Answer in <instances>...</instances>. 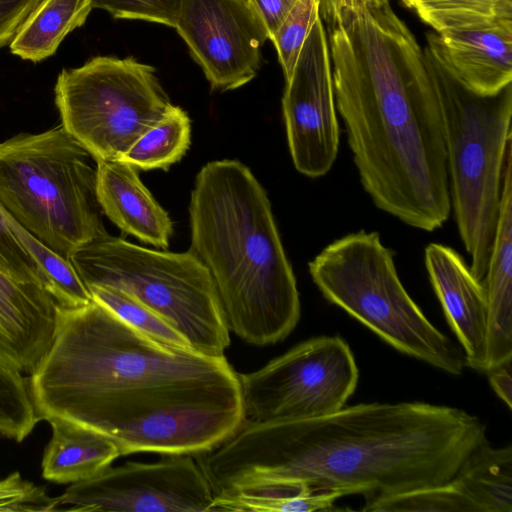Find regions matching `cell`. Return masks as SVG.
Returning <instances> with one entry per match:
<instances>
[{"label": "cell", "mask_w": 512, "mask_h": 512, "mask_svg": "<svg viewBox=\"0 0 512 512\" xmlns=\"http://www.w3.org/2000/svg\"><path fill=\"white\" fill-rule=\"evenodd\" d=\"M40 420L72 424L137 452L198 454L246 418L225 356L158 342L104 305L58 307L53 338L29 373Z\"/></svg>", "instance_id": "6da1fadb"}, {"label": "cell", "mask_w": 512, "mask_h": 512, "mask_svg": "<svg viewBox=\"0 0 512 512\" xmlns=\"http://www.w3.org/2000/svg\"><path fill=\"white\" fill-rule=\"evenodd\" d=\"M486 427L462 409L361 403L301 420H245L196 454L214 497L270 486L361 494L365 502L449 482Z\"/></svg>", "instance_id": "7a4b0ae2"}, {"label": "cell", "mask_w": 512, "mask_h": 512, "mask_svg": "<svg viewBox=\"0 0 512 512\" xmlns=\"http://www.w3.org/2000/svg\"><path fill=\"white\" fill-rule=\"evenodd\" d=\"M328 28L336 110L363 189L404 224L441 228L452 207L423 50L389 3L342 9Z\"/></svg>", "instance_id": "3957f363"}, {"label": "cell", "mask_w": 512, "mask_h": 512, "mask_svg": "<svg viewBox=\"0 0 512 512\" xmlns=\"http://www.w3.org/2000/svg\"><path fill=\"white\" fill-rule=\"evenodd\" d=\"M190 251L206 266L233 333L266 346L296 327L301 305L268 195L238 160L205 164L189 204Z\"/></svg>", "instance_id": "277c9868"}, {"label": "cell", "mask_w": 512, "mask_h": 512, "mask_svg": "<svg viewBox=\"0 0 512 512\" xmlns=\"http://www.w3.org/2000/svg\"><path fill=\"white\" fill-rule=\"evenodd\" d=\"M443 125L451 207L471 270L483 280L496 232L506 153L512 145V89L476 94L423 50Z\"/></svg>", "instance_id": "5b68a950"}, {"label": "cell", "mask_w": 512, "mask_h": 512, "mask_svg": "<svg viewBox=\"0 0 512 512\" xmlns=\"http://www.w3.org/2000/svg\"><path fill=\"white\" fill-rule=\"evenodd\" d=\"M0 205L68 259L108 234L97 196V159L62 127L0 142Z\"/></svg>", "instance_id": "8992f818"}, {"label": "cell", "mask_w": 512, "mask_h": 512, "mask_svg": "<svg viewBox=\"0 0 512 512\" xmlns=\"http://www.w3.org/2000/svg\"><path fill=\"white\" fill-rule=\"evenodd\" d=\"M314 284L331 303L398 351L454 376L466 367L464 352L438 330L398 276L394 253L378 232L349 233L309 263Z\"/></svg>", "instance_id": "52a82bcc"}, {"label": "cell", "mask_w": 512, "mask_h": 512, "mask_svg": "<svg viewBox=\"0 0 512 512\" xmlns=\"http://www.w3.org/2000/svg\"><path fill=\"white\" fill-rule=\"evenodd\" d=\"M84 284L120 289L175 327L190 345L223 356L229 327L212 277L190 251L145 248L109 234L69 257Z\"/></svg>", "instance_id": "ba28073f"}, {"label": "cell", "mask_w": 512, "mask_h": 512, "mask_svg": "<svg viewBox=\"0 0 512 512\" xmlns=\"http://www.w3.org/2000/svg\"><path fill=\"white\" fill-rule=\"evenodd\" d=\"M154 72L110 56L62 70L55 85L61 127L97 160H119L171 105Z\"/></svg>", "instance_id": "9c48e42d"}, {"label": "cell", "mask_w": 512, "mask_h": 512, "mask_svg": "<svg viewBox=\"0 0 512 512\" xmlns=\"http://www.w3.org/2000/svg\"><path fill=\"white\" fill-rule=\"evenodd\" d=\"M359 370L339 336L308 339L262 368L239 374L246 420L282 421L322 417L343 408Z\"/></svg>", "instance_id": "30bf717a"}, {"label": "cell", "mask_w": 512, "mask_h": 512, "mask_svg": "<svg viewBox=\"0 0 512 512\" xmlns=\"http://www.w3.org/2000/svg\"><path fill=\"white\" fill-rule=\"evenodd\" d=\"M153 463L108 466L71 484L59 497L60 510L208 512L214 495L190 454H167Z\"/></svg>", "instance_id": "8fae6325"}, {"label": "cell", "mask_w": 512, "mask_h": 512, "mask_svg": "<svg viewBox=\"0 0 512 512\" xmlns=\"http://www.w3.org/2000/svg\"><path fill=\"white\" fill-rule=\"evenodd\" d=\"M331 57L319 17L286 81L282 110L290 156L296 170L310 178L327 174L339 149Z\"/></svg>", "instance_id": "7c38bea8"}, {"label": "cell", "mask_w": 512, "mask_h": 512, "mask_svg": "<svg viewBox=\"0 0 512 512\" xmlns=\"http://www.w3.org/2000/svg\"><path fill=\"white\" fill-rule=\"evenodd\" d=\"M174 28L213 89H237L257 74L269 39L245 0H182Z\"/></svg>", "instance_id": "4fadbf2b"}, {"label": "cell", "mask_w": 512, "mask_h": 512, "mask_svg": "<svg viewBox=\"0 0 512 512\" xmlns=\"http://www.w3.org/2000/svg\"><path fill=\"white\" fill-rule=\"evenodd\" d=\"M424 261L431 285L464 352L466 366L486 371L487 304L484 286L453 248L430 243Z\"/></svg>", "instance_id": "5bb4252c"}, {"label": "cell", "mask_w": 512, "mask_h": 512, "mask_svg": "<svg viewBox=\"0 0 512 512\" xmlns=\"http://www.w3.org/2000/svg\"><path fill=\"white\" fill-rule=\"evenodd\" d=\"M427 47L462 86L483 96L512 80V19L427 35Z\"/></svg>", "instance_id": "9a60e30c"}, {"label": "cell", "mask_w": 512, "mask_h": 512, "mask_svg": "<svg viewBox=\"0 0 512 512\" xmlns=\"http://www.w3.org/2000/svg\"><path fill=\"white\" fill-rule=\"evenodd\" d=\"M58 307L44 285L0 270V366L28 374L35 368L52 341Z\"/></svg>", "instance_id": "2e32d148"}, {"label": "cell", "mask_w": 512, "mask_h": 512, "mask_svg": "<svg viewBox=\"0 0 512 512\" xmlns=\"http://www.w3.org/2000/svg\"><path fill=\"white\" fill-rule=\"evenodd\" d=\"M482 283L487 304V371L512 360V145L506 153L496 232Z\"/></svg>", "instance_id": "e0dca14e"}, {"label": "cell", "mask_w": 512, "mask_h": 512, "mask_svg": "<svg viewBox=\"0 0 512 512\" xmlns=\"http://www.w3.org/2000/svg\"><path fill=\"white\" fill-rule=\"evenodd\" d=\"M97 196L103 214L121 231L157 248L169 246L173 223L135 167L121 160H97Z\"/></svg>", "instance_id": "ac0fdd59"}, {"label": "cell", "mask_w": 512, "mask_h": 512, "mask_svg": "<svg viewBox=\"0 0 512 512\" xmlns=\"http://www.w3.org/2000/svg\"><path fill=\"white\" fill-rule=\"evenodd\" d=\"M52 436L41 462L42 476L59 484L86 480L120 457L116 445L90 430L61 421L49 422Z\"/></svg>", "instance_id": "d6986e66"}, {"label": "cell", "mask_w": 512, "mask_h": 512, "mask_svg": "<svg viewBox=\"0 0 512 512\" xmlns=\"http://www.w3.org/2000/svg\"><path fill=\"white\" fill-rule=\"evenodd\" d=\"M480 512H512V447L477 445L451 479Z\"/></svg>", "instance_id": "ffe728a7"}, {"label": "cell", "mask_w": 512, "mask_h": 512, "mask_svg": "<svg viewBox=\"0 0 512 512\" xmlns=\"http://www.w3.org/2000/svg\"><path fill=\"white\" fill-rule=\"evenodd\" d=\"M92 9V0H40L10 42L11 52L33 62L53 55Z\"/></svg>", "instance_id": "44dd1931"}, {"label": "cell", "mask_w": 512, "mask_h": 512, "mask_svg": "<svg viewBox=\"0 0 512 512\" xmlns=\"http://www.w3.org/2000/svg\"><path fill=\"white\" fill-rule=\"evenodd\" d=\"M191 142V120L180 107L171 105L165 115L145 131L119 159L136 169L168 170L182 159Z\"/></svg>", "instance_id": "7402d4cb"}, {"label": "cell", "mask_w": 512, "mask_h": 512, "mask_svg": "<svg viewBox=\"0 0 512 512\" xmlns=\"http://www.w3.org/2000/svg\"><path fill=\"white\" fill-rule=\"evenodd\" d=\"M0 210L14 235L33 257L44 286L59 306L76 308L89 304L93 299L70 259L58 254L20 224L0 205Z\"/></svg>", "instance_id": "603a6c76"}, {"label": "cell", "mask_w": 512, "mask_h": 512, "mask_svg": "<svg viewBox=\"0 0 512 512\" xmlns=\"http://www.w3.org/2000/svg\"><path fill=\"white\" fill-rule=\"evenodd\" d=\"M343 495L306 487L271 486L214 497L212 511L310 512L326 510Z\"/></svg>", "instance_id": "cb8c5ba5"}, {"label": "cell", "mask_w": 512, "mask_h": 512, "mask_svg": "<svg viewBox=\"0 0 512 512\" xmlns=\"http://www.w3.org/2000/svg\"><path fill=\"white\" fill-rule=\"evenodd\" d=\"M437 33L512 19V0H403Z\"/></svg>", "instance_id": "d4e9b609"}, {"label": "cell", "mask_w": 512, "mask_h": 512, "mask_svg": "<svg viewBox=\"0 0 512 512\" xmlns=\"http://www.w3.org/2000/svg\"><path fill=\"white\" fill-rule=\"evenodd\" d=\"M87 288L94 301L146 336L164 344L193 348L175 327L134 296L111 286L91 285Z\"/></svg>", "instance_id": "484cf974"}, {"label": "cell", "mask_w": 512, "mask_h": 512, "mask_svg": "<svg viewBox=\"0 0 512 512\" xmlns=\"http://www.w3.org/2000/svg\"><path fill=\"white\" fill-rule=\"evenodd\" d=\"M371 512H480L476 504L450 480L365 502Z\"/></svg>", "instance_id": "4316f807"}, {"label": "cell", "mask_w": 512, "mask_h": 512, "mask_svg": "<svg viewBox=\"0 0 512 512\" xmlns=\"http://www.w3.org/2000/svg\"><path fill=\"white\" fill-rule=\"evenodd\" d=\"M39 421L28 377L0 366V437L22 442Z\"/></svg>", "instance_id": "83f0119b"}, {"label": "cell", "mask_w": 512, "mask_h": 512, "mask_svg": "<svg viewBox=\"0 0 512 512\" xmlns=\"http://www.w3.org/2000/svg\"><path fill=\"white\" fill-rule=\"evenodd\" d=\"M319 17V0H297L270 38L286 81L290 79L302 46Z\"/></svg>", "instance_id": "f1b7e54d"}, {"label": "cell", "mask_w": 512, "mask_h": 512, "mask_svg": "<svg viewBox=\"0 0 512 512\" xmlns=\"http://www.w3.org/2000/svg\"><path fill=\"white\" fill-rule=\"evenodd\" d=\"M182 0H92L116 19H138L174 27Z\"/></svg>", "instance_id": "f546056e"}, {"label": "cell", "mask_w": 512, "mask_h": 512, "mask_svg": "<svg viewBox=\"0 0 512 512\" xmlns=\"http://www.w3.org/2000/svg\"><path fill=\"white\" fill-rule=\"evenodd\" d=\"M59 497H50L44 488L22 479L14 472L0 480V511H57Z\"/></svg>", "instance_id": "4dcf8cb0"}, {"label": "cell", "mask_w": 512, "mask_h": 512, "mask_svg": "<svg viewBox=\"0 0 512 512\" xmlns=\"http://www.w3.org/2000/svg\"><path fill=\"white\" fill-rule=\"evenodd\" d=\"M0 270L23 283L44 285L36 262L14 235L1 210Z\"/></svg>", "instance_id": "1f68e13d"}, {"label": "cell", "mask_w": 512, "mask_h": 512, "mask_svg": "<svg viewBox=\"0 0 512 512\" xmlns=\"http://www.w3.org/2000/svg\"><path fill=\"white\" fill-rule=\"evenodd\" d=\"M40 0H0V49L12 41Z\"/></svg>", "instance_id": "d6a6232c"}, {"label": "cell", "mask_w": 512, "mask_h": 512, "mask_svg": "<svg viewBox=\"0 0 512 512\" xmlns=\"http://www.w3.org/2000/svg\"><path fill=\"white\" fill-rule=\"evenodd\" d=\"M263 22L269 40L297 0H245Z\"/></svg>", "instance_id": "836d02e7"}, {"label": "cell", "mask_w": 512, "mask_h": 512, "mask_svg": "<svg viewBox=\"0 0 512 512\" xmlns=\"http://www.w3.org/2000/svg\"><path fill=\"white\" fill-rule=\"evenodd\" d=\"M512 360L487 370L488 380L496 395L512 408Z\"/></svg>", "instance_id": "e575fe53"}, {"label": "cell", "mask_w": 512, "mask_h": 512, "mask_svg": "<svg viewBox=\"0 0 512 512\" xmlns=\"http://www.w3.org/2000/svg\"><path fill=\"white\" fill-rule=\"evenodd\" d=\"M319 15L329 27L338 16L336 0H319Z\"/></svg>", "instance_id": "d590c367"}, {"label": "cell", "mask_w": 512, "mask_h": 512, "mask_svg": "<svg viewBox=\"0 0 512 512\" xmlns=\"http://www.w3.org/2000/svg\"><path fill=\"white\" fill-rule=\"evenodd\" d=\"M389 1L390 0H336V5L339 15V12L342 9L354 8L363 4L383 5L385 3H389Z\"/></svg>", "instance_id": "8d00e7d4"}]
</instances>
